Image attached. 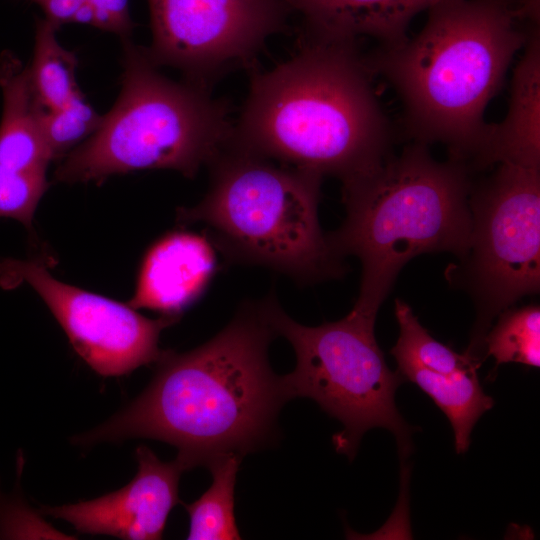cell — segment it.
I'll return each instance as SVG.
<instances>
[{"mask_svg": "<svg viewBox=\"0 0 540 540\" xmlns=\"http://www.w3.org/2000/svg\"><path fill=\"white\" fill-rule=\"evenodd\" d=\"M48 187L46 173L13 169L0 164V217L13 218L27 229Z\"/></svg>", "mask_w": 540, "mask_h": 540, "instance_id": "22", "label": "cell"}, {"mask_svg": "<svg viewBox=\"0 0 540 540\" xmlns=\"http://www.w3.org/2000/svg\"><path fill=\"white\" fill-rule=\"evenodd\" d=\"M501 162L540 166V36L536 27L514 70L507 114L501 123L487 124L472 164L482 168Z\"/></svg>", "mask_w": 540, "mask_h": 540, "instance_id": "13", "label": "cell"}, {"mask_svg": "<svg viewBox=\"0 0 540 540\" xmlns=\"http://www.w3.org/2000/svg\"><path fill=\"white\" fill-rule=\"evenodd\" d=\"M276 335L292 345L294 370L280 377L288 400L307 397L344 429L333 436L337 452L353 459L365 432L383 427L393 433L402 456L411 450L410 427L395 405V392L404 381L389 369L376 341V315L352 308L347 316L316 327L289 317L274 294L261 300Z\"/></svg>", "mask_w": 540, "mask_h": 540, "instance_id": "7", "label": "cell"}, {"mask_svg": "<svg viewBox=\"0 0 540 540\" xmlns=\"http://www.w3.org/2000/svg\"><path fill=\"white\" fill-rule=\"evenodd\" d=\"M395 316L399 325V338L391 354L397 364L415 363L442 374L477 370L481 365L479 360L467 352L459 354L435 340L403 300H395Z\"/></svg>", "mask_w": 540, "mask_h": 540, "instance_id": "19", "label": "cell"}, {"mask_svg": "<svg viewBox=\"0 0 540 540\" xmlns=\"http://www.w3.org/2000/svg\"><path fill=\"white\" fill-rule=\"evenodd\" d=\"M121 91L99 128L55 171L64 183L100 184L109 176L172 169L192 178L229 143L233 122L211 89L160 73L147 48L123 40Z\"/></svg>", "mask_w": 540, "mask_h": 540, "instance_id": "6", "label": "cell"}, {"mask_svg": "<svg viewBox=\"0 0 540 540\" xmlns=\"http://www.w3.org/2000/svg\"><path fill=\"white\" fill-rule=\"evenodd\" d=\"M469 193L471 233L448 277L467 289L477 320L466 351L482 361L494 317L540 287V166L501 162Z\"/></svg>", "mask_w": 540, "mask_h": 540, "instance_id": "8", "label": "cell"}, {"mask_svg": "<svg viewBox=\"0 0 540 540\" xmlns=\"http://www.w3.org/2000/svg\"><path fill=\"white\" fill-rule=\"evenodd\" d=\"M242 457L231 454L209 466L212 484L196 501L185 505L189 540L241 539L234 516V489Z\"/></svg>", "mask_w": 540, "mask_h": 540, "instance_id": "17", "label": "cell"}, {"mask_svg": "<svg viewBox=\"0 0 540 540\" xmlns=\"http://www.w3.org/2000/svg\"><path fill=\"white\" fill-rule=\"evenodd\" d=\"M38 5L45 19L57 29L63 24L72 23L73 17L87 0H27Z\"/></svg>", "mask_w": 540, "mask_h": 540, "instance_id": "24", "label": "cell"}, {"mask_svg": "<svg viewBox=\"0 0 540 540\" xmlns=\"http://www.w3.org/2000/svg\"><path fill=\"white\" fill-rule=\"evenodd\" d=\"M342 183L346 217L327 239L338 257L361 263L354 308L377 315L398 273L417 255H466L471 183L465 163L439 162L426 144L413 142Z\"/></svg>", "mask_w": 540, "mask_h": 540, "instance_id": "4", "label": "cell"}, {"mask_svg": "<svg viewBox=\"0 0 540 540\" xmlns=\"http://www.w3.org/2000/svg\"><path fill=\"white\" fill-rule=\"evenodd\" d=\"M148 6L151 60L208 89L234 68L255 67L290 12L280 0H148Z\"/></svg>", "mask_w": 540, "mask_h": 540, "instance_id": "9", "label": "cell"}, {"mask_svg": "<svg viewBox=\"0 0 540 540\" xmlns=\"http://www.w3.org/2000/svg\"><path fill=\"white\" fill-rule=\"evenodd\" d=\"M58 29L45 18H36L30 77L41 105L48 110L63 106L78 91L76 55L57 40Z\"/></svg>", "mask_w": 540, "mask_h": 540, "instance_id": "18", "label": "cell"}, {"mask_svg": "<svg viewBox=\"0 0 540 540\" xmlns=\"http://www.w3.org/2000/svg\"><path fill=\"white\" fill-rule=\"evenodd\" d=\"M275 335L261 301L244 303L201 346L184 353L163 351L147 388L75 442L164 441L177 448L184 471L231 454L243 457L270 439L287 401L268 360Z\"/></svg>", "mask_w": 540, "mask_h": 540, "instance_id": "1", "label": "cell"}, {"mask_svg": "<svg viewBox=\"0 0 540 540\" xmlns=\"http://www.w3.org/2000/svg\"><path fill=\"white\" fill-rule=\"evenodd\" d=\"M27 283L44 300L75 351L98 374L122 376L157 362L160 333L179 317L150 319L128 303L77 288L54 278L36 259H0V286Z\"/></svg>", "mask_w": 540, "mask_h": 540, "instance_id": "10", "label": "cell"}, {"mask_svg": "<svg viewBox=\"0 0 540 540\" xmlns=\"http://www.w3.org/2000/svg\"><path fill=\"white\" fill-rule=\"evenodd\" d=\"M398 372L420 387L445 413L454 430L456 452L465 453L474 425L494 404L484 393L477 370L442 374L415 363H398Z\"/></svg>", "mask_w": 540, "mask_h": 540, "instance_id": "16", "label": "cell"}, {"mask_svg": "<svg viewBox=\"0 0 540 540\" xmlns=\"http://www.w3.org/2000/svg\"><path fill=\"white\" fill-rule=\"evenodd\" d=\"M102 115L79 90L57 109H43L40 127L51 159L66 156L88 139L100 126Z\"/></svg>", "mask_w": 540, "mask_h": 540, "instance_id": "21", "label": "cell"}, {"mask_svg": "<svg viewBox=\"0 0 540 540\" xmlns=\"http://www.w3.org/2000/svg\"><path fill=\"white\" fill-rule=\"evenodd\" d=\"M72 23L94 25V10L88 1L76 12Z\"/></svg>", "mask_w": 540, "mask_h": 540, "instance_id": "25", "label": "cell"}, {"mask_svg": "<svg viewBox=\"0 0 540 540\" xmlns=\"http://www.w3.org/2000/svg\"><path fill=\"white\" fill-rule=\"evenodd\" d=\"M136 459V476L119 490L89 501L45 505L41 512L70 523L81 533L160 539L170 511L179 502L178 483L184 469L176 459L162 462L144 445L137 447Z\"/></svg>", "mask_w": 540, "mask_h": 540, "instance_id": "11", "label": "cell"}, {"mask_svg": "<svg viewBox=\"0 0 540 540\" xmlns=\"http://www.w3.org/2000/svg\"><path fill=\"white\" fill-rule=\"evenodd\" d=\"M0 88L3 95L0 164L46 173L52 159L40 127L44 107L35 93L29 66H24L8 50L0 55Z\"/></svg>", "mask_w": 540, "mask_h": 540, "instance_id": "15", "label": "cell"}, {"mask_svg": "<svg viewBox=\"0 0 540 540\" xmlns=\"http://www.w3.org/2000/svg\"><path fill=\"white\" fill-rule=\"evenodd\" d=\"M484 355L496 365L508 362L540 366V309L531 305L506 309L483 340Z\"/></svg>", "mask_w": 540, "mask_h": 540, "instance_id": "20", "label": "cell"}, {"mask_svg": "<svg viewBox=\"0 0 540 540\" xmlns=\"http://www.w3.org/2000/svg\"><path fill=\"white\" fill-rule=\"evenodd\" d=\"M413 38L365 57L398 94L414 142L444 144L450 159L472 162L487 128L484 112L529 34L535 0H441Z\"/></svg>", "mask_w": 540, "mask_h": 540, "instance_id": "3", "label": "cell"}, {"mask_svg": "<svg viewBox=\"0 0 540 540\" xmlns=\"http://www.w3.org/2000/svg\"><path fill=\"white\" fill-rule=\"evenodd\" d=\"M298 51L250 88L230 143L291 167L344 181L389 154L390 122L356 41L304 31Z\"/></svg>", "mask_w": 540, "mask_h": 540, "instance_id": "2", "label": "cell"}, {"mask_svg": "<svg viewBox=\"0 0 540 540\" xmlns=\"http://www.w3.org/2000/svg\"><path fill=\"white\" fill-rule=\"evenodd\" d=\"M204 198L177 210V221L202 223L229 263L259 265L300 284L341 276L318 219L320 174L264 158L232 145L209 164Z\"/></svg>", "mask_w": 540, "mask_h": 540, "instance_id": "5", "label": "cell"}, {"mask_svg": "<svg viewBox=\"0 0 540 540\" xmlns=\"http://www.w3.org/2000/svg\"><path fill=\"white\" fill-rule=\"evenodd\" d=\"M299 12L304 31L333 39L357 41L371 37L382 46L406 40L419 13L441 0H280Z\"/></svg>", "mask_w": 540, "mask_h": 540, "instance_id": "14", "label": "cell"}, {"mask_svg": "<svg viewBox=\"0 0 540 540\" xmlns=\"http://www.w3.org/2000/svg\"><path fill=\"white\" fill-rule=\"evenodd\" d=\"M94 10V27L131 39L134 28L128 0H87Z\"/></svg>", "mask_w": 540, "mask_h": 540, "instance_id": "23", "label": "cell"}, {"mask_svg": "<svg viewBox=\"0 0 540 540\" xmlns=\"http://www.w3.org/2000/svg\"><path fill=\"white\" fill-rule=\"evenodd\" d=\"M215 267L214 246L208 238L182 231L167 234L145 255L128 304L179 317L203 293Z\"/></svg>", "mask_w": 540, "mask_h": 540, "instance_id": "12", "label": "cell"}]
</instances>
